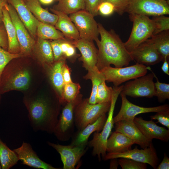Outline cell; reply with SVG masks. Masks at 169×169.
<instances>
[{"mask_svg":"<svg viewBox=\"0 0 169 169\" xmlns=\"http://www.w3.org/2000/svg\"><path fill=\"white\" fill-rule=\"evenodd\" d=\"M151 19L155 25L153 35L169 30V17L165 15L153 16Z\"/></svg>","mask_w":169,"mask_h":169,"instance_id":"74e56055","label":"cell"},{"mask_svg":"<svg viewBox=\"0 0 169 169\" xmlns=\"http://www.w3.org/2000/svg\"><path fill=\"white\" fill-rule=\"evenodd\" d=\"M19 160L15 152L11 150L0 138V163L2 169H9Z\"/></svg>","mask_w":169,"mask_h":169,"instance_id":"1f68e13d","label":"cell"},{"mask_svg":"<svg viewBox=\"0 0 169 169\" xmlns=\"http://www.w3.org/2000/svg\"><path fill=\"white\" fill-rule=\"evenodd\" d=\"M27 0H24V1L25 2H26Z\"/></svg>","mask_w":169,"mask_h":169,"instance_id":"6f0895ef","label":"cell"},{"mask_svg":"<svg viewBox=\"0 0 169 169\" xmlns=\"http://www.w3.org/2000/svg\"><path fill=\"white\" fill-rule=\"evenodd\" d=\"M156 169H169V158L166 153H164L163 159L161 163L157 166Z\"/></svg>","mask_w":169,"mask_h":169,"instance_id":"681fc988","label":"cell"},{"mask_svg":"<svg viewBox=\"0 0 169 169\" xmlns=\"http://www.w3.org/2000/svg\"><path fill=\"white\" fill-rule=\"evenodd\" d=\"M166 0V1L169 2V0Z\"/></svg>","mask_w":169,"mask_h":169,"instance_id":"9f6ffc18","label":"cell"},{"mask_svg":"<svg viewBox=\"0 0 169 169\" xmlns=\"http://www.w3.org/2000/svg\"><path fill=\"white\" fill-rule=\"evenodd\" d=\"M155 47L164 58L169 57V30L152 35L150 38Z\"/></svg>","mask_w":169,"mask_h":169,"instance_id":"d6a6232c","label":"cell"},{"mask_svg":"<svg viewBox=\"0 0 169 169\" xmlns=\"http://www.w3.org/2000/svg\"><path fill=\"white\" fill-rule=\"evenodd\" d=\"M130 1V0H100L99 4L103 2L111 3L115 6V12L122 15L126 12Z\"/></svg>","mask_w":169,"mask_h":169,"instance_id":"60d3db41","label":"cell"},{"mask_svg":"<svg viewBox=\"0 0 169 169\" xmlns=\"http://www.w3.org/2000/svg\"><path fill=\"white\" fill-rule=\"evenodd\" d=\"M133 22L132 30L128 40L124 43L129 53L153 35L155 25L148 16L141 14H129Z\"/></svg>","mask_w":169,"mask_h":169,"instance_id":"5b68a950","label":"cell"},{"mask_svg":"<svg viewBox=\"0 0 169 169\" xmlns=\"http://www.w3.org/2000/svg\"><path fill=\"white\" fill-rule=\"evenodd\" d=\"M154 76L156 80L155 83L156 89L155 96L157 97L160 102H162L169 99V84L160 82L154 73Z\"/></svg>","mask_w":169,"mask_h":169,"instance_id":"8d00e7d4","label":"cell"},{"mask_svg":"<svg viewBox=\"0 0 169 169\" xmlns=\"http://www.w3.org/2000/svg\"><path fill=\"white\" fill-rule=\"evenodd\" d=\"M119 165L122 169H146L147 164L133 160L121 158L118 160Z\"/></svg>","mask_w":169,"mask_h":169,"instance_id":"ab89813d","label":"cell"},{"mask_svg":"<svg viewBox=\"0 0 169 169\" xmlns=\"http://www.w3.org/2000/svg\"><path fill=\"white\" fill-rule=\"evenodd\" d=\"M134 121L145 137L152 142L153 139L167 142L169 140V130L157 125L152 120L147 121L141 117H135Z\"/></svg>","mask_w":169,"mask_h":169,"instance_id":"ac0fdd59","label":"cell"},{"mask_svg":"<svg viewBox=\"0 0 169 169\" xmlns=\"http://www.w3.org/2000/svg\"><path fill=\"white\" fill-rule=\"evenodd\" d=\"M2 169V167H1V166L0 163V169Z\"/></svg>","mask_w":169,"mask_h":169,"instance_id":"11a10c76","label":"cell"},{"mask_svg":"<svg viewBox=\"0 0 169 169\" xmlns=\"http://www.w3.org/2000/svg\"><path fill=\"white\" fill-rule=\"evenodd\" d=\"M62 74L64 84L73 82L71 78L70 68L65 62L62 66Z\"/></svg>","mask_w":169,"mask_h":169,"instance_id":"bcb514c9","label":"cell"},{"mask_svg":"<svg viewBox=\"0 0 169 169\" xmlns=\"http://www.w3.org/2000/svg\"><path fill=\"white\" fill-rule=\"evenodd\" d=\"M66 58L63 57L59 60L54 61L48 67V74L51 83L56 91L59 100L62 102V93L64 82L62 74V67L65 62Z\"/></svg>","mask_w":169,"mask_h":169,"instance_id":"603a6c76","label":"cell"},{"mask_svg":"<svg viewBox=\"0 0 169 169\" xmlns=\"http://www.w3.org/2000/svg\"><path fill=\"white\" fill-rule=\"evenodd\" d=\"M47 143L59 154L64 169H75V166L86 151L85 147L87 144L74 146H64L50 142Z\"/></svg>","mask_w":169,"mask_h":169,"instance_id":"9a60e30c","label":"cell"},{"mask_svg":"<svg viewBox=\"0 0 169 169\" xmlns=\"http://www.w3.org/2000/svg\"><path fill=\"white\" fill-rule=\"evenodd\" d=\"M50 10L58 16L55 27L61 31L66 38L70 40L80 38L76 27L68 14L52 8Z\"/></svg>","mask_w":169,"mask_h":169,"instance_id":"7402d4cb","label":"cell"},{"mask_svg":"<svg viewBox=\"0 0 169 169\" xmlns=\"http://www.w3.org/2000/svg\"><path fill=\"white\" fill-rule=\"evenodd\" d=\"M134 120H123L115 124V131L120 132L144 149L149 146L152 142L143 134L135 124Z\"/></svg>","mask_w":169,"mask_h":169,"instance_id":"e0dca14e","label":"cell"},{"mask_svg":"<svg viewBox=\"0 0 169 169\" xmlns=\"http://www.w3.org/2000/svg\"><path fill=\"white\" fill-rule=\"evenodd\" d=\"M98 27L100 39L95 42L98 47L96 66L98 69L111 64L117 68L128 66L133 60L118 35L113 29L107 31L100 23Z\"/></svg>","mask_w":169,"mask_h":169,"instance_id":"6da1fadb","label":"cell"},{"mask_svg":"<svg viewBox=\"0 0 169 169\" xmlns=\"http://www.w3.org/2000/svg\"><path fill=\"white\" fill-rule=\"evenodd\" d=\"M121 105L118 114L113 118L114 124L120 120L127 119L134 120L138 114L150 112H157L169 109L168 104H164L153 107H143L135 105L129 101L126 96L120 93Z\"/></svg>","mask_w":169,"mask_h":169,"instance_id":"4fadbf2b","label":"cell"},{"mask_svg":"<svg viewBox=\"0 0 169 169\" xmlns=\"http://www.w3.org/2000/svg\"><path fill=\"white\" fill-rule=\"evenodd\" d=\"M150 69L149 66L136 63L125 67H112L110 66L100 71L104 74L106 81L112 82L114 86L117 87L124 82L146 74Z\"/></svg>","mask_w":169,"mask_h":169,"instance_id":"52a82bcc","label":"cell"},{"mask_svg":"<svg viewBox=\"0 0 169 169\" xmlns=\"http://www.w3.org/2000/svg\"><path fill=\"white\" fill-rule=\"evenodd\" d=\"M134 142L122 133L116 131L112 133L106 143L108 153L121 152L131 149Z\"/></svg>","mask_w":169,"mask_h":169,"instance_id":"484cf974","label":"cell"},{"mask_svg":"<svg viewBox=\"0 0 169 169\" xmlns=\"http://www.w3.org/2000/svg\"><path fill=\"white\" fill-rule=\"evenodd\" d=\"M16 10L22 21L32 37L35 39L37 35L38 20L33 14L24 0H7Z\"/></svg>","mask_w":169,"mask_h":169,"instance_id":"44dd1931","label":"cell"},{"mask_svg":"<svg viewBox=\"0 0 169 169\" xmlns=\"http://www.w3.org/2000/svg\"><path fill=\"white\" fill-rule=\"evenodd\" d=\"M23 56L21 53H11L0 46V79L2 72L7 64L12 60Z\"/></svg>","mask_w":169,"mask_h":169,"instance_id":"f35d334b","label":"cell"},{"mask_svg":"<svg viewBox=\"0 0 169 169\" xmlns=\"http://www.w3.org/2000/svg\"><path fill=\"white\" fill-rule=\"evenodd\" d=\"M115 12L114 5L108 2H103L100 3L98 7V14L104 16H108L112 14Z\"/></svg>","mask_w":169,"mask_h":169,"instance_id":"7bdbcfd3","label":"cell"},{"mask_svg":"<svg viewBox=\"0 0 169 169\" xmlns=\"http://www.w3.org/2000/svg\"><path fill=\"white\" fill-rule=\"evenodd\" d=\"M7 4V0H0V31H6L3 22V9Z\"/></svg>","mask_w":169,"mask_h":169,"instance_id":"7dc6e473","label":"cell"},{"mask_svg":"<svg viewBox=\"0 0 169 169\" xmlns=\"http://www.w3.org/2000/svg\"><path fill=\"white\" fill-rule=\"evenodd\" d=\"M32 67L22 63H13L11 61L4 68L0 77L1 95L12 90L28 89L33 75Z\"/></svg>","mask_w":169,"mask_h":169,"instance_id":"3957f363","label":"cell"},{"mask_svg":"<svg viewBox=\"0 0 169 169\" xmlns=\"http://www.w3.org/2000/svg\"><path fill=\"white\" fill-rule=\"evenodd\" d=\"M6 5L3 9V22L8 40V51L13 54H19L21 53V49L15 28L6 8Z\"/></svg>","mask_w":169,"mask_h":169,"instance_id":"d4e9b609","label":"cell"},{"mask_svg":"<svg viewBox=\"0 0 169 169\" xmlns=\"http://www.w3.org/2000/svg\"><path fill=\"white\" fill-rule=\"evenodd\" d=\"M41 3L48 5L52 3L55 0H38Z\"/></svg>","mask_w":169,"mask_h":169,"instance_id":"f5cc1de1","label":"cell"},{"mask_svg":"<svg viewBox=\"0 0 169 169\" xmlns=\"http://www.w3.org/2000/svg\"><path fill=\"white\" fill-rule=\"evenodd\" d=\"M6 32L0 31V46L8 51V43Z\"/></svg>","mask_w":169,"mask_h":169,"instance_id":"c3c4849f","label":"cell"},{"mask_svg":"<svg viewBox=\"0 0 169 169\" xmlns=\"http://www.w3.org/2000/svg\"><path fill=\"white\" fill-rule=\"evenodd\" d=\"M117 158H113L110 159V169H115L118 168L119 165L118 160Z\"/></svg>","mask_w":169,"mask_h":169,"instance_id":"816d5d0a","label":"cell"},{"mask_svg":"<svg viewBox=\"0 0 169 169\" xmlns=\"http://www.w3.org/2000/svg\"><path fill=\"white\" fill-rule=\"evenodd\" d=\"M126 12L148 17L168 15L169 2L165 0H130Z\"/></svg>","mask_w":169,"mask_h":169,"instance_id":"30bf717a","label":"cell"},{"mask_svg":"<svg viewBox=\"0 0 169 169\" xmlns=\"http://www.w3.org/2000/svg\"><path fill=\"white\" fill-rule=\"evenodd\" d=\"M87 74L84 77L85 79H90L92 83V89L90 96L88 98L90 104H96V96L97 89L99 84L103 81H105L104 74L95 66L87 70Z\"/></svg>","mask_w":169,"mask_h":169,"instance_id":"f1b7e54d","label":"cell"},{"mask_svg":"<svg viewBox=\"0 0 169 169\" xmlns=\"http://www.w3.org/2000/svg\"><path fill=\"white\" fill-rule=\"evenodd\" d=\"M110 103L111 102L92 104L89 103L88 98L82 100L74 110L76 127L80 130L88 124L94 122L103 115L108 112Z\"/></svg>","mask_w":169,"mask_h":169,"instance_id":"8992f818","label":"cell"},{"mask_svg":"<svg viewBox=\"0 0 169 169\" xmlns=\"http://www.w3.org/2000/svg\"><path fill=\"white\" fill-rule=\"evenodd\" d=\"M80 88L78 83L72 82L64 84L62 103H67L75 99L79 94Z\"/></svg>","mask_w":169,"mask_h":169,"instance_id":"836d02e7","label":"cell"},{"mask_svg":"<svg viewBox=\"0 0 169 169\" xmlns=\"http://www.w3.org/2000/svg\"><path fill=\"white\" fill-rule=\"evenodd\" d=\"M154 115L150 116L152 120H157V122L169 129V109L161 111Z\"/></svg>","mask_w":169,"mask_h":169,"instance_id":"b9f144b4","label":"cell"},{"mask_svg":"<svg viewBox=\"0 0 169 169\" xmlns=\"http://www.w3.org/2000/svg\"><path fill=\"white\" fill-rule=\"evenodd\" d=\"M121 158H129L148 164L154 169H156L159 162L158 158L152 142L148 147L141 149H139L136 146L133 149L123 152L108 153L103 160L106 161Z\"/></svg>","mask_w":169,"mask_h":169,"instance_id":"8fae6325","label":"cell"},{"mask_svg":"<svg viewBox=\"0 0 169 169\" xmlns=\"http://www.w3.org/2000/svg\"><path fill=\"white\" fill-rule=\"evenodd\" d=\"M32 50L39 62L44 67L47 68L54 62L51 45L50 42L46 39L38 38Z\"/></svg>","mask_w":169,"mask_h":169,"instance_id":"cb8c5ba5","label":"cell"},{"mask_svg":"<svg viewBox=\"0 0 169 169\" xmlns=\"http://www.w3.org/2000/svg\"><path fill=\"white\" fill-rule=\"evenodd\" d=\"M71 41L73 45L81 53V56L79 59L83 62V66L88 70L96 66L98 49L94 41L82 38Z\"/></svg>","mask_w":169,"mask_h":169,"instance_id":"ffe728a7","label":"cell"},{"mask_svg":"<svg viewBox=\"0 0 169 169\" xmlns=\"http://www.w3.org/2000/svg\"><path fill=\"white\" fill-rule=\"evenodd\" d=\"M130 53L133 60L145 65H154L164 60L150 38Z\"/></svg>","mask_w":169,"mask_h":169,"instance_id":"5bb4252c","label":"cell"},{"mask_svg":"<svg viewBox=\"0 0 169 169\" xmlns=\"http://www.w3.org/2000/svg\"><path fill=\"white\" fill-rule=\"evenodd\" d=\"M82 96L79 94L75 99L67 103L63 109L54 132L59 140H64L65 134L72 125L74 110L82 100Z\"/></svg>","mask_w":169,"mask_h":169,"instance_id":"2e32d148","label":"cell"},{"mask_svg":"<svg viewBox=\"0 0 169 169\" xmlns=\"http://www.w3.org/2000/svg\"><path fill=\"white\" fill-rule=\"evenodd\" d=\"M6 6L15 28L21 53L23 56L28 55L31 53L35 43V39L31 36L20 19L14 8L8 3Z\"/></svg>","mask_w":169,"mask_h":169,"instance_id":"7c38bea8","label":"cell"},{"mask_svg":"<svg viewBox=\"0 0 169 169\" xmlns=\"http://www.w3.org/2000/svg\"><path fill=\"white\" fill-rule=\"evenodd\" d=\"M36 34L38 38L46 40H59L66 38L54 26L38 20L37 23Z\"/></svg>","mask_w":169,"mask_h":169,"instance_id":"f546056e","label":"cell"},{"mask_svg":"<svg viewBox=\"0 0 169 169\" xmlns=\"http://www.w3.org/2000/svg\"><path fill=\"white\" fill-rule=\"evenodd\" d=\"M123 86L113 87L110 106L105 124L100 132H95L93 139L88 143L89 146L93 147V155H97L100 161L101 160V156L103 159L106 154L107 141L114 124L113 115L115 105Z\"/></svg>","mask_w":169,"mask_h":169,"instance_id":"277c9868","label":"cell"},{"mask_svg":"<svg viewBox=\"0 0 169 169\" xmlns=\"http://www.w3.org/2000/svg\"><path fill=\"white\" fill-rule=\"evenodd\" d=\"M59 40H54L50 42L53 53L54 61H57L64 57L60 46Z\"/></svg>","mask_w":169,"mask_h":169,"instance_id":"ee69618b","label":"cell"},{"mask_svg":"<svg viewBox=\"0 0 169 169\" xmlns=\"http://www.w3.org/2000/svg\"><path fill=\"white\" fill-rule=\"evenodd\" d=\"M168 58L166 57L164 58L161 69L164 73L167 75H169V64L168 61Z\"/></svg>","mask_w":169,"mask_h":169,"instance_id":"f907efd6","label":"cell"},{"mask_svg":"<svg viewBox=\"0 0 169 169\" xmlns=\"http://www.w3.org/2000/svg\"><path fill=\"white\" fill-rule=\"evenodd\" d=\"M107 119L106 114L100 116L94 122L89 124L80 130L73 140L71 145L76 146L87 144L88 138L94 132H99L102 129Z\"/></svg>","mask_w":169,"mask_h":169,"instance_id":"4316f807","label":"cell"},{"mask_svg":"<svg viewBox=\"0 0 169 169\" xmlns=\"http://www.w3.org/2000/svg\"><path fill=\"white\" fill-rule=\"evenodd\" d=\"M1 94L0 93V103L1 100Z\"/></svg>","mask_w":169,"mask_h":169,"instance_id":"db71d44e","label":"cell"},{"mask_svg":"<svg viewBox=\"0 0 169 169\" xmlns=\"http://www.w3.org/2000/svg\"><path fill=\"white\" fill-rule=\"evenodd\" d=\"M34 131L54 132L58 121L59 107L43 97H26L23 100Z\"/></svg>","mask_w":169,"mask_h":169,"instance_id":"7a4b0ae2","label":"cell"},{"mask_svg":"<svg viewBox=\"0 0 169 169\" xmlns=\"http://www.w3.org/2000/svg\"><path fill=\"white\" fill-rule=\"evenodd\" d=\"M113 87H108L105 81L102 82L99 85L96 96V103L103 104L111 102Z\"/></svg>","mask_w":169,"mask_h":169,"instance_id":"e575fe53","label":"cell"},{"mask_svg":"<svg viewBox=\"0 0 169 169\" xmlns=\"http://www.w3.org/2000/svg\"><path fill=\"white\" fill-rule=\"evenodd\" d=\"M85 4V10L94 17L98 14L97 8L100 0H84Z\"/></svg>","mask_w":169,"mask_h":169,"instance_id":"f6af8a7d","label":"cell"},{"mask_svg":"<svg viewBox=\"0 0 169 169\" xmlns=\"http://www.w3.org/2000/svg\"><path fill=\"white\" fill-rule=\"evenodd\" d=\"M134 79L123 85L120 93L131 97H146L155 96L156 89L153 81L154 73Z\"/></svg>","mask_w":169,"mask_h":169,"instance_id":"ba28073f","label":"cell"},{"mask_svg":"<svg viewBox=\"0 0 169 169\" xmlns=\"http://www.w3.org/2000/svg\"><path fill=\"white\" fill-rule=\"evenodd\" d=\"M69 16L76 27L80 38L95 41L99 39L98 23L93 15L84 10L70 14Z\"/></svg>","mask_w":169,"mask_h":169,"instance_id":"9c48e42d","label":"cell"},{"mask_svg":"<svg viewBox=\"0 0 169 169\" xmlns=\"http://www.w3.org/2000/svg\"><path fill=\"white\" fill-rule=\"evenodd\" d=\"M60 45L63 56L72 62L79 55L76 52V47L72 41L66 38L59 40Z\"/></svg>","mask_w":169,"mask_h":169,"instance_id":"d590c367","label":"cell"},{"mask_svg":"<svg viewBox=\"0 0 169 169\" xmlns=\"http://www.w3.org/2000/svg\"><path fill=\"white\" fill-rule=\"evenodd\" d=\"M14 151L19 160H21L24 165L37 169H59L54 167L40 159L28 143L23 142L21 146Z\"/></svg>","mask_w":169,"mask_h":169,"instance_id":"d6986e66","label":"cell"},{"mask_svg":"<svg viewBox=\"0 0 169 169\" xmlns=\"http://www.w3.org/2000/svg\"><path fill=\"white\" fill-rule=\"evenodd\" d=\"M25 3L30 11L38 20L55 26L58 19L57 15L52 13L42 8L38 0H27Z\"/></svg>","mask_w":169,"mask_h":169,"instance_id":"83f0119b","label":"cell"},{"mask_svg":"<svg viewBox=\"0 0 169 169\" xmlns=\"http://www.w3.org/2000/svg\"><path fill=\"white\" fill-rule=\"evenodd\" d=\"M58 2L52 8L70 14L79 11L85 10L84 0H55Z\"/></svg>","mask_w":169,"mask_h":169,"instance_id":"4dcf8cb0","label":"cell"}]
</instances>
